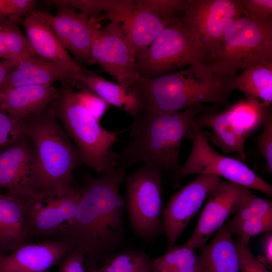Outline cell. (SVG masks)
<instances>
[{"instance_id":"25","label":"cell","mask_w":272,"mask_h":272,"mask_svg":"<svg viewBox=\"0 0 272 272\" xmlns=\"http://www.w3.org/2000/svg\"><path fill=\"white\" fill-rule=\"evenodd\" d=\"M28 242L23 203L17 197L0 193V251H13Z\"/></svg>"},{"instance_id":"40","label":"cell","mask_w":272,"mask_h":272,"mask_svg":"<svg viewBox=\"0 0 272 272\" xmlns=\"http://www.w3.org/2000/svg\"><path fill=\"white\" fill-rule=\"evenodd\" d=\"M264 255L261 257L256 258L266 267L272 265V234L271 231L268 232L265 236L263 242Z\"/></svg>"},{"instance_id":"5","label":"cell","mask_w":272,"mask_h":272,"mask_svg":"<svg viewBox=\"0 0 272 272\" xmlns=\"http://www.w3.org/2000/svg\"><path fill=\"white\" fill-rule=\"evenodd\" d=\"M73 87L61 84L48 108L75 143L83 163L101 174L115 167L110 159V149L117 134L100 125L77 99Z\"/></svg>"},{"instance_id":"8","label":"cell","mask_w":272,"mask_h":272,"mask_svg":"<svg viewBox=\"0 0 272 272\" xmlns=\"http://www.w3.org/2000/svg\"><path fill=\"white\" fill-rule=\"evenodd\" d=\"M270 107L242 99L220 111H207L198 115L188 132L208 128L213 143L226 154L236 153L246 163L245 144L259 127Z\"/></svg>"},{"instance_id":"37","label":"cell","mask_w":272,"mask_h":272,"mask_svg":"<svg viewBox=\"0 0 272 272\" xmlns=\"http://www.w3.org/2000/svg\"><path fill=\"white\" fill-rule=\"evenodd\" d=\"M249 241L238 237L236 243L241 272H269L267 267L254 257L249 247Z\"/></svg>"},{"instance_id":"11","label":"cell","mask_w":272,"mask_h":272,"mask_svg":"<svg viewBox=\"0 0 272 272\" xmlns=\"http://www.w3.org/2000/svg\"><path fill=\"white\" fill-rule=\"evenodd\" d=\"M243 16L241 0H185L180 16L209 58L227 31Z\"/></svg>"},{"instance_id":"34","label":"cell","mask_w":272,"mask_h":272,"mask_svg":"<svg viewBox=\"0 0 272 272\" xmlns=\"http://www.w3.org/2000/svg\"><path fill=\"white\" fill-rule=\"evenodd\" d=\"M24 135L22 120L0 109V153Z\"/></svg>"},{"instance_id":"38","label":"cell","mask_w":272,"mask_h":272,"mask_svg":"<svg viewBox=\"0 0 272 272\" xmlns=\"http://www.w3.org/2000/svg\"><path fill=\"white\" fill-rule=\"evenodd\" d=\"M80 103L99 121L106 112L108 105L91 91L82 89L75 92Z\"/></svg>"},{"instance_id":"24","label":"cell","mask_w":272,"mask_h":272,"mask_svg":"<svg viewBox=\"0 0 272 272\" xmlns=\"http://www.w3.org/2000/svg\"><path fill=\"white\" fill-rule=\"evenodd\" d=\"M232 235L224 224L210 243L200 248L198 272H240Z\"/></svg>"},{"instance_id":"35","label":"cell","mask_w":272,"mask_h":272,"mask_svg":"<svg viewBox=\"0 0 272 272\" xmlns=\"http://www.w3.org/2000/svg\"><path fill=\"white\" fill-rule=\"evenodd\" d=\"M243 16L261 24H272L271 0H241Z\"/></svg>"},{"instance_id":"31","label":"cell","mask_w":272,"mask_h":272,"mask_svg":"<svg viewBox=\"0 0 272 272\" xmlns=\"http://www.w3.org/2000/svg\"><path fill=\"white\" fill-rule=\"evenodd\" d=\"M269 216H272L271 201L256 196L250 190L237 212L230 220L239 222Z\"/></svg>"},{"instance_id":"19","label":"cell","mask_w":272,"mask_h":272,"mask_svg":"<svg viewBox=\"0 0 272 272\" xmlns=\"http://www.w3.org/2000/svg\"><path fill=\"white\" fill-rule=\"evenodd\" d=\"M75 248L70 242L52 239L26 243L5 255L0 262V272H44L59 264Z\"/></svg>"},{"instance_id":"41","label":"cell","mask_w":272,"mask_h":272,"mask_svg":"<svg viewBox=\"0 0 272 272\" xmlns=\"http://www.w3.org/2000/svg\"><path fill=\"white\" fill-rule=\"evenodd\" d=\"M21 60L15 59L0 60V86L9 73Z\"/></svg>"},{"instance_id":"14","label":"cell","mask_w":272,"mask_h":272,"mask_svg":"<svg viewBox=\"0 0 272 272\" xmlns=\"http://www.w3.org/2000/svg\"><path fill=\"white\" fill-rule=\"evenodd\" d=\"M220 179L213 175L199 174L168 201L162 216L168 249L174 245Z\"/></svg>"},{"instance_id":"27","label":"cell","mask_w":272,"mask_h":272,"mask_svg":"<svg viewBox=\"0 0 272 272\" xmlns=\"http://www.w3.org/2000/svg\"><path fill=\"white\" fill-rule=\"evenodd\" d=\"M185 243L168 248L162 256L153 259V272H198L199 256Z\"/></svg>"},{"instance_id":"13","label":"cell","mask_w":272,"mask_h":272,"mask_svg":"<svg viewBox=\"0 0 272 272\" xmlns=\"http://www.w3.org/2000/svg\"><path fill=\"white\" fill-rule=\"evenodd\" d=\"M185 0H135L121 24L135 51L136 59L167 26L178 19Z\"/></svg>"},{"instance_id":"23","label":"cell","mask_w":272,"mask_h":272,"mask_svg":"<svg viewBox=\"0 0 272 272\" xmlns=\"http://www.w3.org/2000/svg\"><path fill=\"white\" fill-rule=\"evenodd\" d=\"M76 83L94 93L108 105L115 106L135 118L143 111V103L137 86L125 88L90 72L76 74Z\"/></svg>"},{"instance_id":"30","label":"cell","mask_w":272,"mask_h":272,"mask_svg":"<svg viewBox=\"0 0 272 272\" xmlns=\"http://www.w3.org/2000/svg\"><path fill=\"white\" fill-rule=\"evenodd\" d=\"M4 27L6 46L11 59L22 61L37 56L28 37L21 32L18 24L10 22Z\"/></svg>"},{"instance_id":"20","label":"cell","mask_w":272,"mask_h":272,"mask_svg":"<svg viewBox=\"0 0 272 272\" xmlns=\"http://www.w3.org/2000/svg\"><path fill=\"white\" fill-rule=\"evenodd\" d=\"M37 56L56 62L76 74L89 73L71 56L51 27L43 19L31 13L19 23Z\"/></svg>"},{"instance_id":"10","label":"cell","mask_w":272,"mask_h":272,"mask_svg":"<svg viewBox=\"0 0 272 272\" xmlns=\"http://www.w3.org/2000/svg\"><path fill=\"white\" fill-rule=\"evenodd\" d=\"M191 148L184 164L178 173L184 177L193 174H210L272 195L271 185L252 171L246 163L226 157L216 151L209 144L201 129L190 131Z\"/></svg>"},{"instance_id":"22","label":"cell","mask_w":272,"mask_h":272,"mask_svg":"<svg viewBox=\"0 0 272 272\" xmlns=\"http://www.w3.org/2000/svg\"><path fill=\"white\" fill-rule=\"evenodd\" d=\"M58 92L59 89L53 86L29 85L0 89V109L20 120L48 107Z\"/></svg>"},{"instance_id":"7","label":"cell","mask_w":272,"mask_h":272,"mask_svg":"<svg viewBox=\"0 0 272 272\" xmlns=\"http://www.w3.org/2000/svg\"><path fill=\"white\" fill-rule=\"evenodd\" d=\"M207 63V57L192 32L180 17L165 28L137 60L135 69L141 79H148L184 66Z\"/></svg>"},{"instance_id":"15","label":"cell","mask_w":272,"mask_h":272,"mask_svg":"<svg viewBox=\"0 0 272 272\" xmlns=\"http://www.w3.org/2000/svg\"><path fill=\"white\" fill-rule=\"evenodd\" d=\"M32 13L49 24L64 47L75 58L89 65L95 64L91 50L99 27L96 20L66 7H57L54 15L37 10Z\"/></svg>"},{"instance_id":"39","label":"cell","mask_w":272,"mask_h":272,"mask_svg":"<svg viewBox=\"0 0 272 272\" xmlns=\"http://www.w3.org/2000/svg\"><path fill=\"white\" fill-rule=\"evenodd\" d=\"M84 252L76 247L69 252L59 263L58 272H95L87 271L84 267Z\"/></svg>"},{"instance_id":"21","label":"cell","mask_w":272,"mask_h":272,"mask_svg":"<svg viewBox=\"0 0 272 272\" xmlns=\"http://www.w3.org/2000/svg\"><path fill=\"white\" fill-rule=\"evenodd\" d=\"M76 75L69 69L52 61L34 56L20 61L0 86L5 89L22 86H52L56 81L73 86Z\"/></svg>"},{"instance_id":"18","label":"cell","mask_w":272,"mask_h":272,"mask_svg":"<svg viewBox=\"0 0 272 272\" xmlns=\"http://www.w3.org/2000/svg\"><path fill=\"white\" fill-rule=\"evenodd\" d=\"M38 167L29 139L23 135L0 153V187L17 197L37 195Z\"/></svg>"},{"instance_id":"3","label":"cell","mask_w":272,"mask_h":272,"mask_svg":"<svg viewBox=\"0 0 272 272\" xmlns=\"http://www.w3.org/2000/svg\"><path fill=\"white\" fill-rule=\"evenodd\" d=\"M235 77L221 73L207 63L142 79L138 86L143 112H177L204 103L226 107L235 90Z\"/></svg>"},{"instance_id":"17","label":"cell","mask_w":272,"mask_h":272,"mask_svg":"<svg viewBox=\"0 0 272 272\" xmlns=\"http://www.w3.org/2000/svg\"><path fill=\"white\" fill-rule=\"evenodd\" d=\"M250 189L220 179L210 193L197 225L186 242L196 249L205 245L228 217L239 210Z\"/></svg>"},{"instance_id":"12","label":"cell","mask_w":272,"mask_h":272,"mask_svg":"<svg viewBox=\"0 0 272 272\" xmlns=\"http://www.w3.org/2000/svg\"><path fill=\"white\" fill-rule=\"evenodd\" d=\"M91 55L116 81V83L131 88L142 81L136 71L134 49L122 26L110 22L97 29L94 37Z\"/></svg>"},{"instance_id":"32","label":"cell","mask_w":272,"mask_h":272,"mask_svg":"<svg viewBox=\"0 0 272 272\" xmlns=\"http://www.w3.org/2000/svg\"><path fill=\"white\" fill-rule=\"evenodd\" d=\"M232 235L236 234L243 240L250 241L252 237L271 231L272 216L225 223Z\"/></svg>"},{"instance_id":"1","label":"cell","mask_w":272,"mask_h":272,"mask_svg":"<svg viewBox=\"0 0 272 272\" xmlns=\"http://www.w3.org/2000/svg\"><path fill=\"white\" fill-rule=\"evenodd\" d=\"M127 169L115 167L98 177L88 176L74 219L50 239L73 244L93 261L118 251L125 240L120 189Z\"/></svg>"},{"instance_id":"16","label":"cell","mask_w":272,"mask_h":272,"mask_svg":"<svg viewBox=\"0 0 272 272\" xmlns=\"http://www.w3.org/2000/svg\"><path fill=\"white\" fill-rule=\"evenodd\" d=\"M81 193L82 188L75 187L69 194L45 202L35 196L17 197L26 212L27 241L50 237L70 224L75 216Z\"/></svg>"},{"instance_id":"28","label":"cell","mask_w":272,"mask_h":272,"mask_svg":"<svg viewBox=\"0 0 272 272\" xmlns=\"http://www.w3.org/2000/svg\"><path fill=\"white\" fill-rule=\"evenodd\" d=\"M104 261L95 272H153V259L141 249L117 251Z\"/></svg>"},{"instance_id":"26","label":"cell","mask_w":272,"mask_h":272,"mask_svg":"<svg viewBox=\"0 0 272 272\" xmlns=\"http://www.w3.org/2000/svg\"><path fill=\"white\" fill-rule=\"evenodd\" d=\"M234 89L242 92L246 99L263 107L272 103V67L258 64L242 70L233 80Z\"/></svg>"},{"instance_id":"36","label":"cell","mask_w":272,"mask_h":272,"mask_svg":"<svg viewBox=\"0 0 272 272\" xmlns=\"http://www.w3.org/2000/svg\"><path fill=\"white\" fill-rule=\"evenodd\" d=\"M262 131L255 137V141L266 161L267 169L272 173V112L271 108L266 113L261 123Z\"/></svg>"},{"instance_id":"6","label":"cell","mask_w":272,"mask_h":272,"mask_svg":"<svg viewBox=\"0 0 272 272\" xmlns=\"http://www.w3.org/2000/svg\"><path fill=\"white\" fill-rule=\"evenodd\" d=\"M208 64L233 77L252 65L272 67V24L258 23L244 16L239 18L225 33Z\"/></svg>"},{"instance_id":"29","label":"cell","mask_w":272,"mask_h":272,"mask_svg":"<svg viewBox=\"0 0 272 272\" xmlns=\"http://www.w3.org/2000/svg\"><path fill=\"white\" fill-rule=\"evenodd\" d=\"M120 0H50L46 1L47 5H55L57 7H66L78 9L81 13L95 20L101 19L110 20L115 15L119 6ZM97 21V20H96Z\"/></svg>"},{"instance_id":"9","label":"cell","mask_w":272,"mask_h":272,"mask_svg":"<svg viewBox=\"0 0 272 272\" xmlns=\"http://www.w3.org/2000/svg\"><path fill=\"white\" fill-rule=\"evenodd\" d=\"M162 173L142 165L125 179V208L132 231L150 241L164 233L162 222Z\"/></svg>"},{"instance_id":"4","label":"cell","mask_w":272,"mask_h":272,"mask_svg":"<svg viewBox=\"0 0 272 272\" xmlns=\"http://www.w3.org/2000/svg\"><path fill=\"white\" fill-rule=\"evenodd\" d=\"M21 120L36 159L37 196L45 202L69 194L74 171L83 163L70 137L48 107Z\"/></svg>"},{"instance_id":"42","label":"cell","mask_w":272,"mask_h":272,"mask_svg":"<svg viewBox=\"0 0 272 272\" xmlns=\"http://www.w3.org/2000/svg\"><path fill=\"white\" fill-rule=\"evenodd\" d=\"M4 25H0V58L2 59H11L6 48Z\"/></svg>"},{"instance_id":"2","label":"cell","mask_w":272,"mask_h":272,"mask_svg":"<svg viewBox=\"0 0 272 272\" xmlns=\"http://www.w3.org/2000/svg\"><path fill=\"white\" fill-rule=\"evenodd\" d=\"M207 111L212 110L200 104L177 112H143L133 119L128 144L120 152H111L112 163L126 169L141 163L162 172H178L182 140L195 117Z\"/></svg>"},{"instance_id":"33","label":"cell","mask_w":272,"mask_h":272,"mask_svg":"<svg viewBox=\"0 0 272 272\" xmlns=\"http://www.w3.org/2000/svg\"><path fill=\"white\" fill-rule=\"evenodd\" d=\"M36 0H0V17L19 24L36 10Z\"/></svg>"},{"instance_id":"43","label":"cell","mask_w":272,"mask_h":272,"mask_svg":"<svg viewBox=\"0 0 272 272\" xmlns=\"http://www.w3.org/2000/svg\"><path fill=\"white\" fill-rule=\"evenodd\" d=\"M11 21L0 17V25L5 24Z\"/></svg>"}]
</instances>
